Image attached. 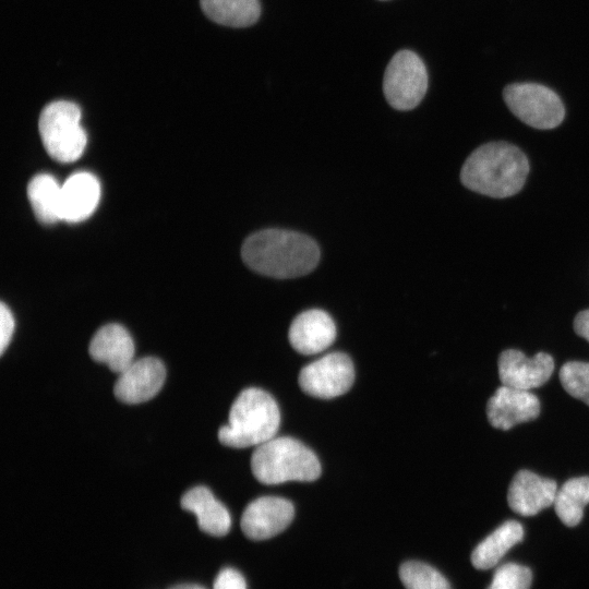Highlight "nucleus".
Listing matches in <instances>:
<instances>
[{
	"instance_id": "nucleus-3",
	"label": "nucleus",
	"mask_w": 589,
	"mask_h": 589,
	"mask_svg": "<svg viewBox=\"0 0 589 589\" xmlns=\"http://www.w3.org/2000/svg\"><path fill=\"white\" fill-rule=\"evenodd\" d=\"M279 424L276 400L261 388L249 387L232 402L229 422L219 429L218 440L229 447H256L275 437Z\"/></svg>"
},
{
	"instance_id": "nucleus-25",
	"label": "nucleus",
	"mask_w": 589,
	"mask_h": 589,
	"mask_svg": "<svg viewBox=\"0 0 589 589\" xmlns=\"http://www.w3.org/2000/svg\"><path fill=\"white\" fill-rule=\"evenodd\" d=\"M214 589H247L244 577L235 568H224L214 581Z\"/></svg>"
},
{
	"instance_id": "nucleus-28",
	"label": "nucleus",
	"mask_w": 589,
	"mask_h": 589,
	"mask_svg": "<svg viewBox=\"0 0 589 589\" xmlns=\"http://www.w3.org/2000/svg\"><path fill=\"white\" fill-rule=\"evenodd\" d=\"M169 589H205V588L199 585H193V584H180V585L170 587Z\"/></svg>"
},
{
	"instance_id": "nucleus-5",
	"label": "nucleus",
	"mask_w": 589,
	"mask_h": 589,
	"mask_svg": "<svg viewBox=\"0 0 589 589\" xmlns=\"http://www.w3.org/2000/svg\"><path fill=\"white\" fill-rule=\"evenodd\" d=\"M38 129L44 147L53 159L72 163L83 154L87 136L76 104L68 100L48 104L40 113Z\"/></svg>"
},
{
	"instance_id": "nucleus-11",
	"label": "nucleus",
	"mask_w": 589,
	"mask_h": 589,
	"mask_svg": "<svg viewBox=\"0 0 589 589\" xmlns=\"http://www.w3.org/2000/svg\"><path fill=\"white\" fill-rule=\"evenodd\" d=\"M554 371V360L545 352L529 358L517 349H507L498 358L502 385L530 390L543 385Z\"/></svg>"
},
{
	"instance_id": "nucleus-9",
	"label": "nucleus",
	"mask_w": 589,
	"mask_h": 589,
	"mask_svg": "<svg viewBox=\"0 0 589 589\" xmlns=\"http://www.w3.org/2000/svg\"><path fill=\"white\" fill-rule=\"evenodd\" d=\"M294 507L286 498L262 496L252 501L241 517V529L251 540H266L284 531L292 521Z\"/></svg>"
},
{
	"instance_id": "nucleus-18",
	"label": "nucleus",
	"mask_w": 589,
	"mask_h": 589,
	"mask_svg": "<svg viewBox=\"0 0 589 589\" xmlns=\"http://www.w3.org/2000/svg\"><path fill=\"white\" fill-rule=\"evenodd\" d=\"M522 538L524 528L518 521H505L474 548L471 554L472 565L477 569L494 567Z\"/></svg>"
},
{
	"instance_id": "nucleus-17",
	"label": "nucleus",
	"mask_w": 589,
	"mask_h": 589,
	"mask_svg": "<svg viewBox=\"0 0 589 589\" xmlns=\"http://www.w3.org/2000/svg\"><path fill=\"white\" fill-rule=\"evenodd\" d=\"M181 507L196 516L201 530L223 537L228 533L231 518L227 508L215 498L209 489L195 486L187 491L181 497Z\"/></svg>"
},
{
	"instance_id": "nucleus-4",
	"label": "nucleus",
	"mask_w": 589,
	"mask_h": 589,
	"mask_svg": "<svg viewBox=\"0 0 589 589\" xmlns=\"http://www.w3.org/2000/svg\"><path fill=\"white\" fill-rule=\"evenodd\" d=\"M251 470L263 484L309 482L320 477L321 464L317 456L300 441L275 436L255 447L251 456Z\"/></svg>"
},
{
	"instance_id": "nucleus-21",
	"label": "nucleus",
	"mask_w": 589,
	"mask_h": 589,
	"mask_svg": "<svg viewBox=\"0 0 589 589\" xmlns=\"http://www.w3.org/2000/svg\"><path fill=\"white\" fill-rule=\"evenodd\" d=\"M589 503V477H577L567 480L557 489L554 509L561 521L567 527L580 522L584 508Z\"/></svg>"
},
{
	"instance_id": "nucleus-27",
	"label": "nucleus",
	"mask_w": 589,
	"mask_h": 589,
	"mask_svg": "<svg viewBox=\"0 0 589 589\" xmlns=\"http://www.w3.org/2000/svg\"><path fill=\"white\" fill-rule=\"evenodd\" d=\"M574 329L577 335L589 341V309L584 310L576 315Z\"/></svg>"
},
{
	"instance_id": "nucleus-23",
	"label": "nucleus",
	"mask_w": 589,
	"mask_h": 589,
	"mask_svg": "<svg viewBox=\"0 0 589 589\" xmlns=\"http://www.w3.org/2000/svg\"><path fill=\"white\" fill-rule=\"evenodd\" d=\"M560 380L564 389L573 397L589 406V363L569 361L560 370Z\"/></svg>"
},
{
	"instance_id": "nucleus-1",
	"label": "nucleus",
	"mask_w": 589,
	"mask_h": 589,
	"mask_svg": "<svg viewBox=\"0 0 589 589\" xmlns=\"http://www.w3.org/2000/svg\"><path fill=\"white\" fill-rule=\"evenodd\" d=\"M241 255L250 268L262 275L292 278L315 268L320 261V249L303 233L265 229L245 239Z\"/></svg>"
},
{
	"instance_id": "nucleus-19",
	"label": "nucleus",
	"mask_w": 589,
	"mask_h": 589,
	"mask_svg": "<svg viewBox=\"0 0 589 589\" xmlns=\"http://www.w3.org/2000/svg\"><path fill=\"white\" fill-rule=\"evenodd\" d=\"M27 196L33 212L43 224L61 219V185L48 173L34 176L27 185Z\"/></svg>"
},
{
	"instance_id": "nucleus-7",
	"label": "nucleus",
	"mask_w": 589,
	"mask_h": 589,
	"mask_svg": "<svg viewBox=\"0 0 589 589\" xmlns=\"http://www.w3.org/2000/svg\"><path fill=\"white\" fill-rule=\"evenodd\" d=\"M428 73L422 60L412 51L397 52L388 63L383 91L388 104L398 110L414 108L425 95Z\"/></svg>"
},
{
	"instance_id": "nucleus-15",
	"label": "nucleus",
	"mask_w": 589,
	"mask_h": 589,
	"mask_svg": "<svg viewBox=\"0 0 589 589\" xmlns=\"http://www.w3.org/2000/svg\"><path fill=\"white\" fill-rule=\"evenodd\" d=\"M99 197L100 184L94 175L87 171L73 173L61 185V219L79 223L88 218Z\"/></svg>"
},
{
	"instance_id": "nucleus-13",
	"label": "nucleus",
	"mask_w": 589,
	"mask_h": 589,
	"mask_svg": "<svg viewBox=\"0 0 589 589\" xmlns=\"http://www.w3.org/2000/svg\"><path fill=\"white\" fill-rule=\"evenodd\" d=\"M557 492L554 480L529 470H520L513 478L507 501L509 507L522 516H532L553 505Z\"/></svg>"
},
{
	"instance_id": "nucleus-16",
	"label": "nucleus",
	"mask_w": 589,
	"mask_h": 589,
	"mask_svg": "<svg viewBox=\"0 0 589 589\" xmlns=\"http://www.w3.org/2000/svg\"><path fill=\"white\" fill-rule=\"evenodd\" d=\"M91 357L106 363L112 372L121 373L134 360V342L129 332L119 324L100 327L89 344Z\"/></svg>"
},
{
	"instance_id": "nucleus-22",
	"label": "nucleus",
	"mask_w": 589,
	"mask_h": 589,
	"mask_svg": "<svg viewBox=\"0 0 589 589\" xmlns=\"http://www.w3.org/2000/svg\"><path fill=\"white\" fill-rule=\"evenodd\" d=\"M399 578L406 589H450L447 579L432 566L417 561L404 563Z\"/></svg>"
},
{
	"instance_id": "nucleus-24",
	"label": "nucleus",
	"mask_w": 589,
	"mask_h": 589,
	"mask_svg": "<svg viewBox=\"0 0 589 589\" xmlns=\"http://www.w3.org/2000/svg\"><path fill=\"white\" fill-rule=\"evenodd\" d=\"M531 580L532 574L528 567L507 563L495 570L488 589H529Z\"/></svg>"
},
{
	"instance_id": "nucleus-12",
	"label": "nucleus",
	"mask_w": 589,
	"mask_h": 589,
	"mask_svg": "<svg viewBox=\"0 0 589 589\" xmlns=\"http://www.w3.org/2000/svg\"><path fill=\"white\" fill-rule=\"evenodd\" d=\"M539 413L540 402L536 395L505 385L496 389L486 406L489 422L501 430L533 420Z\"/></svg>"
},
{
	"instance_id": "nucleus-20",
	"label": "nucleus",
	"mask_w": 589,
	"mask_h": 589,
	"mask_svg": "<svg viewBox=\"0 0 589 589\" xmlns=\"http://www.w3.org/2000/svg\"><path fill=\"white\" fill-rule=\"evenodd\" d=\"M201 7L208 19L231 27L250 26L261 14L259 0H201Z\"/></svg>"
},
{
	"instance_id": "nucleus-26",
	"label": "nucleus",
	"mask_w": 589,
	"mask_h": 589,
	"mask_svg": "<svg viewBox=\"0 0 589 589\" xmlns=\"http://www.w3.org/2000/svg\"><path fill=\"white\" fill-rule=\"evenodd\" d=\"M15 321L5 303L0 305V353L3 354L14 333Z\"/></svg>"
},
{
	"instance_id": "nucleus-10",
	"label": "nucleus",
	"mask_w": 589,
	"mask_h": 589,
	"mask_svg": "<svg viewBox=\"0 0 589 589\" xmlns=\"http://www.w3.org/2000/svg\"><path fill=\"white\" fill-rule=\"evenodd\" d=\"M166 369L154 357H144L133 361L119 373L113 393L124 404H141L155 397L164 385Z\"/></svg>"
},
{
	"instance_id": "nucleus-2",
	"label": "nucleus",
	"mask_w": 589,
	"mask_h": 589,
	"mask_svg": "<svg viewBox=\"0 0 589 589\" xmlns=\"http://www.w3.org/2000/svg\"><path fill=\"white\" fill-rule=\"evenodd\" d=\"M529 172L525 154L506 142H491L474 149L466 159L462 184L491 197H508L520 191Z\"/></svg>"
},
{
	"instance_id": "nucleus-6",
	"label": "nucleus",
	"mask_w": 589,
	"mask_h": 589,
	"mask_svg": "<svg viewBox=\"0 0 589 589\" xmlns=\"http://www.w3.org/2000/svg\"><path fill=\"white\" fill-rule=\"evenodd\" d=\"M504 100L509 110L526 124L541 130L556 128L565 116L560 97L536 83H516L505 87Z\"/></svg>"
},
{
	"instance_id": "nucleus-14",
	"label": "nucleus",
	"mask_w": 589,
	"mask_h": 589,
	"mask_svg": "<svg viewBox=\"0 0 589 589\" xmlns=\"http://www.w3.org/2000/svg\"><path fill=\"white\" fill-rule=\"evenodd\" d=\"M288 337L292 348L299 353L315 354L334 342L336 326L325 311L311 309L294 317Z\"/></svg>"
},
{
	"instance_id": "nucleus-8",
	"label": "nucleus",
	"mask_w": 589,
	"mask_h": 589,
	"mask_svg": "<svg viewBox=\"0 0 589 589\" xmlns=\"http://www.w3.org/2000/svg\"><path fill=\"white\" fill-rule=\"evenodd\" d=\"M354 381L351 359L342 352H330L303 366L298 382L301 389L315 398L329 399L348 392Z\"/></svg>"
}]
</instances>
